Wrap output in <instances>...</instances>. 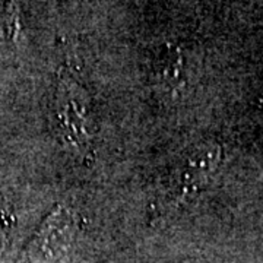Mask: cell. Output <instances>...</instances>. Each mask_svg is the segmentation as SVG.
<instances>
[{
  "label": "cell",
  "instance_id": "obj_1",
  "mask_svg": "<svg viewBox=\"0 0 263 263\" xmlns=\"http://www.w3.org/2000/svg\"><path fill=\"white\" fill-rule=\"evenodd\" d=\"M53 122L60 141L73 149H86L95 135L92 103L84 86L69 73L59 76Z\"/></svg>",
  "mask_w": 263,
  "mask_h": 263
},
{
  "label": "cell",
  "instance_id": "obj_5",
  "mask_svg": "<svg viewBox=\"0 0 263 263\" xmlns=\"http://www.w3.org/2000/svg\"><path fill=\"white\" fill-rule=\"evenodd\" d=\"M5 246H6V234H5V230H3V227L0 226V254L3 253V250H5Z\"/></svg>",
  "mask_w": 263,
  "mask_h": 263
},
{
  "label": "cell",
  "instance_id": "obj_4",
  "mask_svg": "<svg viewBox=\"0 0 263 263\" xmlns=\"http://www.w3.org/2000/svg\"><path fill=\"white\" fill-rule=\"evenodd\" d=\"M19 35L18 9L15 5L0 3V44L16 43Z\"/></svg>",
  "mask_w": 263,
  "mask_h": 263
},
{
  "label": "cell",
  "instance_id": "obj_2",
  "mask_svg": "<svg viewBox=\"0 0 263 263\" xmlns=\"http://www.w3.org/2000/svg\"><path fill=\"white\" fill-rule=\"evenodd\" d=\"M78 231V216L66 205H57L48 214L25 250L29 263H53L70 247Z\"/></svg>",
  "mask_w": 263,
  "mask_h": 263
},
{
  "label": "cell",
  "instance_id": "obj_3",
  "mask_svg": "<svg viewBox=\"0 0 263 263\" xmlns=\"http://www.w3.org/2000/svg\"><path fill=\"white\" fill-rule=\"evenodd\" d=\"M222 149L214 141L197 143L184 154L170 177V189L179 199L192 196L206 184L221 164Z\"/></svg>",
  "mask_w": 263,
  "mask_h": 263
}]
</instances>
